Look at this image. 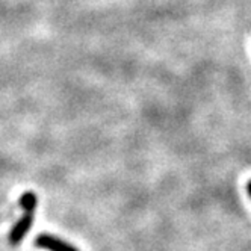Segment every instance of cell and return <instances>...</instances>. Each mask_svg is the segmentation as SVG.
Masks as SVG:
<instances>
[{
    "label": "cell",
    "mask_w": 251,
    "mask_h": 251,
    "mask_svg": "<svg viewBox=\"0 0 251 251\" xmlns=\"http://www.w3.org/2000/svg\"><path fill=\"white\" fill-rule=\"evenodd\" d=\"M20 206L25 209V215L22 217V220L14 226L11 235H9V241L12 245L20 244L32 227L33 213H35V209H37V195H35L33 192L23 194L20 197Z\"/></svg>",
    "instance_id": "obj_1"
},
{
    "label": "cell",
    "mask_w": 251,
    "mask_h": 251,
    "mask_svg": "<svg viewBox=\"0 0 251 251\" xmlns=\"http://www.w3.org/2000/svg\"><path fill=\"white\" fill-rule=\"evenodd\" d=\"M247 191H248V195L251 197V180H250L248 185H247Z\"/></svg>",
    "instance_id": "obj_3"
},
{
    "label": "cell",
    "mask_w": 251,
    "mask_h": 251,
    "mask_svg": "<svg viewBox=\"0 0 251 251\" xmlns=\"http://www.w3.org/2000/svg\"><path fill=\"white\" fill-rule=\"evenodd\" d=\"M37 245L49 251H77V248H75L73 245L51 235H40L37 238Z\"/></svg>",
    "instance_id": "obj_2"
}]
</instances>
